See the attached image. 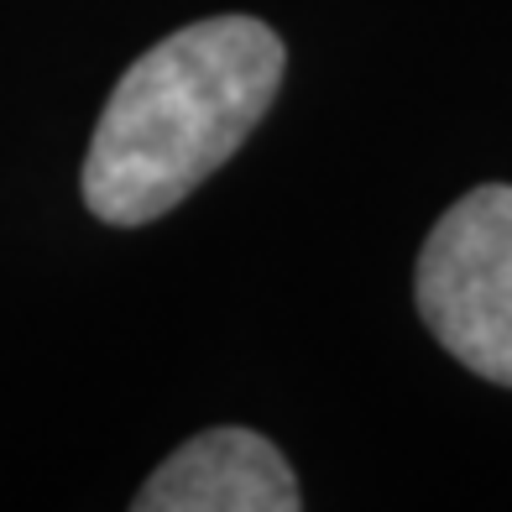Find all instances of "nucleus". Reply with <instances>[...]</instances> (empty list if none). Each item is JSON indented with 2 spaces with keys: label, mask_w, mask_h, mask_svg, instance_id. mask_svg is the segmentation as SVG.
Here are the masks:
<instances>
[{
  "label": "nucleus",
  "mask_w": 512,
  "mask_h": 512,
  "mask_svg": "<svg viewBox=\"0 0 512 512\" xmlns=\"http://www.w3.org/2000/svg\"><path fill=\"white\" fill-rule=\"evenodd\" d=\"M304 492L272 439L251 429H209L152 471L136 512H298Z\"/></svg>",
  "instance_id": "nucleus-3"
},
{
  "label": "nucleus",
  "mask_w": 512,
  "mask_h": 512,
  "mask_svg": "<svg viewBox=\"0 0 512 512\" xmlns=\"http://www.w3.org/2000/svg\"><path fill=\"white\" fill-rule=\"evenodd\" d=\"M283 37L256 16H215L142 53L100 110L84 204L105 225H147L225 168L283 84Z\"/></svg>",
  "instance_id": "nucleus-1"
},
{
  "label": "nucleus",
  "mask_w": 512,
  "mask_h": 512,
  "mask_svg": "<svg viewBox=\"0 0 512 512\" xmlns=\"http://www.w3.org/2000/svg\"><path fill=\"white\" fill-rule=\"evenodd\" d=\"M418 314L476 377L512 387V189L486 183L455 199L418 251Z\"/></svg>",
  "instance_id": "nucleus-2"
}]
</instances>
